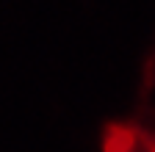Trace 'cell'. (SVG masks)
Listing matches in <instances>:
<instances>
[{"instance_id": "1", "label": "cell", "mask_w": 155, "mask_h": 152, "mask_svg": "<svg viewBox=\"0 0 155 152\" xmlns=\"http://www.w3.org/2000/svg\"><path fill=\"white\" fill-rule=\"evenodd\" d=\"M111 152H155V138L141 130H119L111 138Z\"/></svg>"}]
</instances>
